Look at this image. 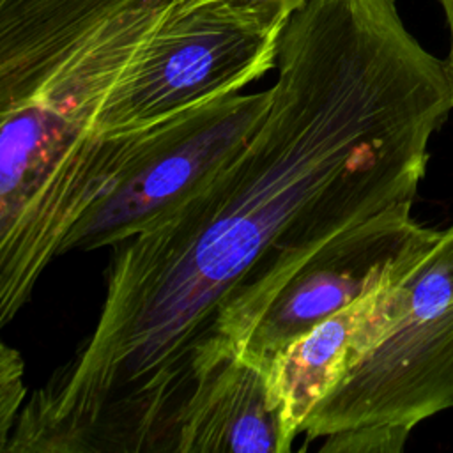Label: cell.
Segmentation results:
<instances>
[{
	"label": "cell",
	"instance_id": "obj_1",
	"mask_svg": "<svg viewBox=\"0 0 453 453\" xmlns=\"http://www.w3.org/2000/svg\"><path fill=\"white\" fill-rule=\"evenodd\" d=\"M276 71L239 150L111 246L96 327L27 398L19 449L175 453L184 412L297 267L412 205L453 85L396 0H308L281 28Z\"/></svg>",
	"mask_w": 453,
	"mask_h": 453
},
{
	"label": "cell",
	"instance_id": "obj_2",
	"mask_svg": "<svg viewBox=\"0 0 453 453\" xmlns=\"http://www.w3.org/2000/svg\"><path fill=\"white\" fill-rule=\"evenodd\" d=\"M283 27L225 2L184 0L154 34L101 119L110 191L159 129L276 69Z\"/></svg>",
	"mask_w": 453,
	"mask_h": 453
},
{
	"label": "cell",
	"instance_id": "obj_3",
	"mask_svg": "<svg viewBox=\"0 0 453 453\" xmlns=\"http://www.w3.org/2000/svg\"><path fill=\"white\" fill-rule=\"evenodd\" d=\"M453 407V226L396 287L380 340L310 412L308 442L366 425L414 428Z\"/></svg>",
	"mask_w": 453,
	"mask_h": 453
},
{
	"label": "cell",
	"instance_id": "obj_4",
	"mask_svg": "<svg viewBox=\"0 0 453 453\" xmlns=\"http://www.w3.org/2000/svg\"><path fill=\"white\" fill-rule=\"evenodd\" d=\"M271 104V88L211 99L159 129L113 189L71 230L64 253L111 248L188 198L248 140Z\"/></svg>",
	"mask_w": 453,
	"mask_h": 453
},
{
	"label": "cell",
	"instance_id": "obj_5",
	"mask_svg": "<svg viewBox=\"0 0 453 453\" xmlns=\"http://www.w3.org/2000/svg\"><path fill=\"white\" fill-rule=\"evenodd\" d=\"M411 207L354 225L317 250L278 288L237 357L267 368L287 343L329 315L400 281L441 237L414 221Z\"/></svg>",
	"mask_w": 453,
	"mask_h": 453
},
{
	"label": "cell",
	"instance_id": "obj_6",
	"mask_svg": "<svg viewBox=\"0 0 453 453\" xmlns=\"http://www.w3.org/2000/svg\"><path fill=\"white\" fill-rule=\"evenodd\" d=\"M400 281L329 315L269 361V396L280 419L285 453L292 449L313 407L380 340L393 317Z\"/></svg>",
	"mask_w": 453,
	"mask_h": 453
},
{
	"label": "cell",
	"instance_id": "obj_7",
	"mask_svg": "<svg viewBox=\"0 0 453 453\" xmlns=\"http://www.w3.org/2000/svg\"><path fill=\"white\" fill-rule=\"evenodd\" d=\"M285 453L267 368L235 357L188 407L175 453Z\"/></svg>",
	"mask_w": 453,
	"mask_h": 453
},
{
	"label": "cell",
	"instance_id": "obj_8",
	"mask_svg": "<svg viewBox=\"0 0 453 453\" xmlns=\"http://www.w3.org/2000/svg\"><path fill=\"white\" fill-rule=\"evenodd\" d=\"M411 428L395 425H366L333 432L324 437L322 453H398Z\"/></svg>",
	"mask_w": 453,
	"mask_h": 453
},
{
	"label": "cell",
	"instance_id": "obj_9",
	"mask_svg": "<svg viewBox=\"0 0 453 453\" xmlns=\"http://www.w3.org/2000/svg\"><path fill=\"white\" fill-rule=\"evenodd\" d=\"M27 400V386L23 382V359L19 352L0 343V449L7 444L18 414Z\"/></svg>",
	"mask_w": 453,
	"mask_h": 453
},
{
	"label": "cell",
	"instance_id": "obj_10",
	"mask_svg": "<svg viewBox=\"0 0 453 453\" xmlns=\"http://www.w3.org/2000/svg\"><path fill=\"white\" fill-rule=\"evenodd\" d=\"M230 4L241 11L251 12L269 23L285 25L288 16L303 7L308 0H216Z\"/></svg>",
	"mask_w": 453,
	"mask_h": 453
},
{
	"label": "cell",
	"instance_id": "obj_11",
	"mask_svg": "<svg viewBox=\"0 0 453 453\" xmlns=\"http://www.w3.org/2000/svg\"><path fill=\"white\" fill-rule=\"evenodd\" d=\"M444 14V19H446V27H448V32H449V51H448V58L444 60L446 62V67H448V74H449V80H451V85H453V0H435Z\"/></svg>",
	"mask_w": 453,
	"mask_h": 453
}]
</instances>
